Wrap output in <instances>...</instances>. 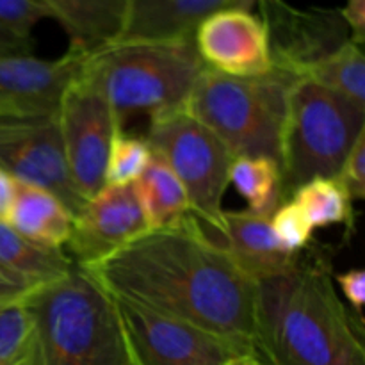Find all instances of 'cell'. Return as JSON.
<instances>
[{
  "label": "cell",
  "mask_w": 365,
  "mask_h": 365,
  "mask_svg": "<svg viewBox=\"0 0 365 365\" xmlns=\"http://www.w3.org/2000/svg\"><path fill=\"white\" fill-rule=\"evenodd\" d=\"M153 153L145 138L128 134L125 128L114 134L106 168V185H130L152 160Z\"/></svg>",
  "instance_id": "d4e9b609"
},
{
  "label": "cell",
  "mask_w": 365,
  "mask_h": 365,
  "mask_svg": "<svg viewBox=\"0 0 365 365\" xmlns=\"http://www.w3.org/2000/svg\"><path fill=\"white\" fill-rule=\"evenodd\" d=\"M68 173L84 202L106 187V168L116 116L102 95L78 75L63 93L57 109Z\"/></svg>",
  "instance_id": "9c48e42d"
},
{
  "label": "cell",
  "mask_w": 365,
  "mask_h": 365,
  "mask_svg": "<svg viewBox=\"0 0 365 365\" xmlns=\"http://www.w3.org/2000/svg\"><path fill=\"white\" fill-rule=\"evenodd\" d=\"M148 232L134 184L106 185L73 216L68 250L84 267L118 252Z\"/></svg>",
  "instance_id": "7c38bea8"
},
{
  "label": "cell",
  "mask_w": 365,
  "mask_h": 365,
  "mask_svg": "<svg viewBox=\"0 0 365 365\" xmlns=\"http://www.w3.org/2000/svg\"><path fill=\"white\" fill-rule=\"evenodd\" d=\"M4 223L34 245L63 250L71 235L73 214L46 189L16 182L14 200Z\"/></svg>",
  "instance_id": "ac0fdd59"
},
{
  "label": "cell",
  "mask_w": 365,
  "mask_h": 365,
  "mask_svg": "<svg viewBox=\"0 0 365 365\" xmlns=\"http://www.w3.org/2000/svg\"><path fill=\"white\" fill-rule=\"evenodd\" d=\"M227 365H262L259 362L257 356H241V359H235L232 362H228Z\"/></svg>",
  "instance_id": "e575fe53"
},
{
  "label": "cell",
  "mask_w": 365,
  "mask_h": 365,
  "mask_svg": "<svg viewBox=\"0 0 365 365\" xmlns=\"http://www.w3.org/2000/svg\"><path fill=\"white\" fill-rule=\"evenodd\" d=\"M192 39L205 66L223 75L262 77L273 68L266 29L252 11H216L196 27Z\"/></svg>",
  "instance_id": "5bb4252c"
},
{
  "label": "cell",
  "mask_w": 365,
  "mask_h": 365,
  "mask_svg": "<svg viewBox=\"0 0 365 365\" xmlns=\"http://www.w3.org/2000/svg\"><path fill=\"white\" fill-rule=\"evenodd\" d=\"M307 78L365 107V57L362 46L348 41L310 70Z\"/></svg>",
  "instance_id": "603a6c76"
},
{
  "label": "cell",
  "mask_w": 365,
  "mask_h": 365,
  "mask_svg": "<svg viewBox=\"0 0 365 365\" xmlns=\"http://www.w3.org/2000/svg\"><path fill=\"white\" fill-rule=\"evenodd\" d=\"M291 200L303 210L312 230L331 225L353 227V200L337 177L314 178L296 189Z\"/></svg>",
  "instance_id": "7402d4cb"
},
{
  "label": "cell",
  "mask_w": 365,
  "mask_h": 365,
  "mask_svg": "<svg viewBox=\"0 0 365 365\" xmlns=\"http://www.w3.org/2000/svg\"><path fill=\"white\" fill-rule=\"evenodd\" d=\"M337 178L344 185L353 202L355 200L360 202L365 198V132L353 145Z\"/></svg>",
  "instance_id": "83f0119b"
},
{
  "label": "cell",
  "mask_w": 365,
  "mask_h": 365,
  "mask_svg": "<svg viewBox=\"0 0 365 365\" xmlns=\"http://www.w3.org/2000/svg\"><path fill=\"white\" fill-rule=\"evenodd\" d=\"M202 228L207 237L223 248L235 266L255 284L285 273L298 259V253L285 252L277 241L269 212L223 210L216 232L203 225Z\"/></svg>",
  "instance_id": "9a60e30c"
},
{
  "label": "cell",
  "mask_w": 365,
  "mask_h": 365,
  "mask_svg": "<svg viewBox=\"0 0 365 365\" xmlns=\"http://www.w3.org/2000/svg\"><path fill=\"white\" fill-rule=\"evenodd\" d=\"M134 191L148 232L177 227L191 214L184 185L157 155L134 182Z\"/></svg>",
  "instance_id": "ffe728a7"
},
{
  "label": "cell",
  "mask_w": 365,
  "mask_h": 365,
  "mask_svg": "<svg viewBox=\"0 0 365 365\" xmlns=\"http://www.w3.org/2000/svg\"><path fill=\"white\" fill-rule=\"evenodd\" d=\"M0 266L34 291L64 278L77 264L63 250L34 245L0 221Z\"/></svg>",
  "instance_id": "d6986e66"
},
{
  "label": "cell",
  "mask_w": 365,
  "mask_h": 365,
  "mask_svg": "<svg viewBox=\"0 0 365 365\" xmlns=\"http://www.w3.org/2000/svg\"><path fill=\"white\" fill-rule=\"evenodd\" d=\"M257 0H234L230 7H235V9H245V11H252V7L255 6Z\"/></svg>",
  "instance_id": "d590c367"
},
{
  "label": "cell",
  "mask_w": 365,
  "mask_h": 365,
  "mask_svg": "<svg viewBox=\"0 0 365 365\" xmlns=\"http://www.w3.org/2000/svg\"><path fill=\"white\" fill-rule=\"evenodd\" d=\"M34 43L32 39L18 38L13 32L0 27V56H21V53H32Z\"/></svg>",
  "instance_id": "4dcf8cb0"
},
{
  "label": "cell",
  "mask_w": 365,
  "mask_h": 365,
  "mask_svg": "<svg viewBox=\"0 0 365 365\" xmlns=\"http://www.w3.org/2000/svg\"><path fill=\"white\" fill-rule=\"evenodd\" d=\"M0 168L16 182L56 195L73 216L86 203L68 173L57 113L0 118Z\"/></svg>",
  "instance_id": "8fae6325"
},
{
  "label": "cell",
  "mask_w": 365,
  "mask_h": 365,
  "mask_svg": "<svg viewBox=\"0 0 365 365\" xmlns=\"http://www.w3.org/2000/svg\"><path fill=\"white\" fill-rule=\"evenodd\" d=\"M84 57L71 46L59 59L0 56V118L56 114L63 93L81 75Z\"/></svg>",
  "instance_id": "4fadbf2b"
},
{
  "label": "cell",
  "mask_w": 365,
  "mask_h": 365,
  "mask_svg": "<svg viewBox=\"0 0 365 365\" xmlns=\"http://www.w3.org/2000/svg\"><path fill=\"white\" fill-rule=\"evenodd\" d=\"M82 269L113 298L191 323L255 353L257 284L207 237L192 214L173 228L145 232Z\"/></svg>",
  "instance_id": "6da1fadb"
},
{
  "label": "cell",
  "mask_w": 365,
  "mask_h": 365,
  "mask_svg": "<svg viewBox=\"0 0 365 365\" xmlns=\"http://www.w3.org/2000/svg\"><path fill=\"white\" fill-rule=\"evenodd\" d=\"M36 346V321L24 298L0 303V365L13 364Z\"/></svg>",
  "instance_id": "cb8c5ba5"
},
{
  "label": "cell",
  "mask_w": 365,
  "mask_h": 365,
  "mask_svg": "<svg viewBox=\"0 0 365 365\" xmlns=\"http://www.w3.org/2000/svg\"><path fill=\"white\" fill-rule=\"evenodd\" d=\"M334 280L341 287L342 296L348 299L349 307L353 309V316L364 323V303H365V271L348 269L344 273H335Z\"/></svg>",
  "instance_id": "f1b7e54d"
},
{
  "label": "cell",
  "mask_w": 365,
  "mask_h": 365,
  "mask_svg": "<svg viewBox=\"0 0 365 365\" xmlns=\"http://www.w3.org/2000/svg\"><path fill=\"white\" fill-rule=\"evenodd\" d=\"M4 365H39V353H38V335H36V346L32 348L31 353H27L25 356H21L20 360L13 364H4Z\"/></svg>",
  "instance_id": "836d02e7"
},
{
  "label": "cell",
  "mask_w": 365,
  "mask_h": 365,
  "mask_svg": "<svg viewBox=\"0 0 365 365\" xmlns=\"http://www.w3.org/2000/svg\"><path fill=\"white\" fill-rule=\"evenodd\" d=\"M145 139L153 155L164 160L184 185L192 216L216 232L234 160L227 146L184 106L150 118Z\"/></svg>",
  "instance_id": "52a82bcc"
},
{
  "label": "cell",
  "mask_w": 365,
  "mask_h": 365,
  "mask_svg": "<svg viewBox=\"0 0 365 365\" xmlns=\"http://www.w3.org/2000/svg\"><path fill=\"white\" fill-rule=\"evenodd\" d=\"M24 302L36 321L39 365H138L113 296L82 267Z\"/></svg>",
  "instance_id": "3957f363"
},
{
  "label": "cell",
  "mask_w": 365,
  "mask_h": 365,
  "mask_svg": "<svg viewBox=\"0 0 365 365\" xmlns=\"http://www.w3.org/2000/svg\"><path fill=\"white\" fill-rule=\"evenodd\" d=\"M253 349L262 365H365L364 323L339 298L328 253L309 246L257 284Z\"/></svg>",
  "instance_id": "7a4b0ae2"
},
{
  "label": "cell",
  "mask_w": 365,
  "mask_h": 365,
  "mask_svg": "<svg viewBox=\"0 0 365 365\" xmlns=\"http://www.w3.org/2000/svg\"><path fill=\"white\" fill-rule=\"evenodd\" d=\"M273 68L307 77L312 68L351 41L341 9H299L285 0H257Z\"/></svg>",
  "instance_id": "30bf717a"
},
{
  "label": "cell",
  "mask_w": 365,
  "mask_h": 365,
  "mask_svg": "<svg viewBox=\"0 0 365 365\" xmlns=\"http://www.w3.org/2000/svg\"><path fill=\"white\" fill-rule=\"evenodd\" d=\"M341 14L351 31V41L362 46L365 41V0H346Z\"/></svg>",
  "instance_id": "f546056e"
},
{
  "label": "cell",
  "mask_w": 365,
  "mask_h": 365,
  "mask_svg": "<svg viewBox=\"0 0 365 365\" xmlns=\"http://www.w3.org/2000/svg\"><path fill=\"white\" fill-rule=\"evenodd\" d=\"M365 132V107L310 78L289 93L280 152V200L314 178H334Z\"/></svg>",
  "instance_id": "8992f818"
},
{
  "label": "cell",
  "mask_w": 365,
  "mask_h": 365,
  "mask_svg": "<svg viewBox=\"0 0 365 365\" xmlns=\"http://www.w3.org/2000/svg\"><path fill=\"white\" fill-rule=\"evenodd\" d=\"M271 228L282 248L289 253H299L312 245V227L292 200L280 203L274 209L271 214Z\"/></svg>",
  "instance_id": "484cf974"
},
{
  "label": "cell",
  "mask_w": 365,
  "mask_h": 365,
  "mask_svg": "<svg viewBox=\"0 0 365 365\" xmlns=\"http://www.w3.org/2000/svg\"><path fill=\"white\" fill-rule=\"evenodd\" d=\"M59 21L71 48L89 53L116 43L127 21L128 0H38Z\"/></svg>",
  "instance_id": "e0dca14e"
},
{
  "label": "cell",
  "mask_w": 365,
  "mask_h": 365,
  "mask_svg": "<svg viewBox=\"0 0 365 365\" xmlns=\"http://www.w3.org/2000/svg\"><path fill=\"white\" fill-rule=\"evenodd\" d=\"M195 39L116 41L86 53L81 75L106 98L120 128L130 118L182 107L205 70Z\"/></svg>",
  "instance_id": "277c9868"
},
{
  "label": "cell",
  "mask_w": 365,
  "mask_h": 365,
  "mask_svg": "<svg viewBox=\"0 0 365 365\" xmlns=\"http://www.w3.org/2000/svg\"><path fill=\"white\" fill-rule=\"evenodd\" d=\"M228 184L234 185L253 212L273 214L282 203L280 166L267 157H234Z\"/></svg>",
  "instance_id": "44dd1931"
},
{
  "label": "cell",
  "mask_w": 365,
  "mask_h": 365,
  "mask_svg": "<svg viewBox=\"0 0 365 365\" xmlns=\"http://www.w3.org/2000/svg\"><path fill=\"white\" fill-rule=\"evenodd\" d=\"M29 289L21 284L20 280L7 273L2 266H0V303L14 302V299H21L29 294Z\"/></svg>",
  "instance_id": "1f68e13d"
},
{
  "label": "cell",
  "mask_w": 365,
  "mask_h": 365,
  "mask_svg": "<svg viewBox=\"0 0 365 365\" xmlns=\"http://www.w3.org/2000/svg\"><path fill=\"white\" fill-rule=\"evenodd\" d=\"M50 18L38 0H0V27L18 38L32 39V29Z\"/></svg>",
  "instance_id": "4316f807"
},
{
  "label": "cell",
  "mask_w": 365,
  "mask_h": 365,
  "mask_svg": "<svg viewBox=\"0 0 365 365\" xmlns=\"http://www.w3.org/2000/svg\"><path fill=\"white\" fill-rule=\"evenodd\" d=\"M138 365H227L255 353L239 342L185 321L113 298Z\"/></svg>",
  "instance_id": "ba28073f"
},
{
  "label": "cell",
  "mask_w": 365,
  "mask_h": 365,
  "mask_svg": "<svg viewBox=\"0 0 365 365\" xmlns=\"http://www.w3.org/2000/svg\"><path fill=\"white\" fill-rule=\"evenodd\" d=\"M14 191H16V180L0 168V221H6L7 212L11 209V203L14 200Z\"/></svg>",
  "instance_id": "d6a6232c"
},
{
  "label": "cell",
  "mask_w": 365,
  "mask_h": 365,
  "mask_svg": "<svg viewBox=\"0 0 365 365\" xmlns=\"http://www.w3.org/2000/svg\"><path fill=\"white\" fill-rule=\"evenodd\" d=\"M299 78L278 68L252 78L205 68L184 107L221 139L232 157H267L280 166L289 93Z\"/></svg>",
  "instance_id": "5b68a950"
},
{
  "label": "cell",
  "mask_w": 365,
  "mask_h": 365,
  "mask_svg": "<svg viewBox=\"0 0 365 365\" xmlns=\"http://www.w3.org/2000/svg\"><path fill=\"white\" fill-rule=\"evenodd\" d=\"M234 0H128L118 41H173L195 36L196 27Z\"/></svg>",
  "instance_id": "2e32d148"
}]
</instances>
